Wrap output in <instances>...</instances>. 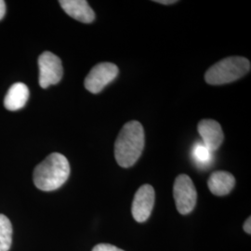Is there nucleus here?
<instances>
[{
    "label": "nucleus",
    "mask_w": 251,
    "mask_h": 251,
    "mask_svg": "<svg viewBox=\"0 0 251 251\" xmlns=\"http://www.w3.org/2000/svg\"><path fill=\"white\" fill-rule=\"evenodd\" d=\"M144 148V130L138 121L126 123L117 136L115 156L122 168H130L139 160Z\"/></svg>",
    "instance_id": "f257e3e1"
},
{
    "label": "nucleus",
    "mask_w": 251,
    "mask_h": 251,
    "mask_svg": "<svg viewBox=\"0 0 251 251\" xmlns=\"http://www.w3.org/2000/svg\"><path fill=\"white\" fill-rule=\"evenodd\" d=\"M70 175V165L60 152H52L37 165L34 171L36 188L50 192L62 187Z\"/></svg>",
    "instance_id": "f03ea898"
},
{
    "label": "nucleus",
    "mask_w": 251,
    "mask_h": 251,
    "mask_svg": "<svg viewBox=\"0 0 251 251\" xmlns=\"http://www.w3.org/2000/svg\"><path fill=\"white\" fill-rule=\"evenodd\" d=\"M251 71V62L244 57L232 56L212 65L205 75L209 85H223L238 80Z\"/></svg>",
    "instance_id": "7ed1b4c3"
},
{
    "label": "nucleus",
    "mask_w": 251,
    "mask_h": 251,
    "mask_svg": "<svg viewBox=\"0 0 251 251\" xmlns=\"http://www.w3.org/2000/svg\"><path fill=\"white\" fill-rule=\"evenodd\" d=\"M173 196L180 214L187 215L194 210L198 194L194 182L188 175L180 174L176 178L173 186Z\"/></svg>",
    "instance_id": "20e7f679"
},
{
    "label": "nucleus",
    "mask_w": 251,
    "mask_h": 251,
    "mask_svg": "<svg viewBox=\"0 0 251 251\" xmlns=\"http://www.w3.org/2000/svg\"><path fill=\"white\" fill-rule=\"evenodd\" d=\"M39 67V85L42 89H47L51 85H56L62 80L63 75V64L61 59L50 52L45 51L38 58Z\"/></svg>",
    "instance_id": "39448f33"
},
{
    "label": "nucleus",
    "mask_w": 251,
    "mask_h": 251,
    "mask_svg": "<svg viewBox=\"0 0 251 251\" xmlns=\"http://www.w3.org/2000/svg\"><path fill=\"white\" fill-rule=\"evenodd\" d=\"M119 73L116 64L100 63L95 65L85 78L84 86L93 94L100 93L109 83L115 80Z\"/></svg>",
    "instance_id": "423d86ee"
},
{
    "label": "nucleus",
    "mask_w": 251,
    "mask_h": 251,
    "mask_svg": "<svg viewBox=\"0 0 251 251\" xmlns=\"http://www.w3.org/2000/svg\"><path fill=\"white\" fill-rule=\"evenodd\" d=\"M154 190L149 184H144L136 192L131 207L136 222L144 223L149 219L154 205Z\"/></svg>",
    "instance_id": "0eeeda50"
},
{
    "label": "nucleus",
    "mask_w": 251,
    "mask_h": 251,
    "mask_svg": "<svg viewBox=\"0 0 251 251\" xmlns=\"http://www.w3.org/2000/svg\"><path fill=\"white\" fill-rule=\"evenodd\" d=\"M198 128L202 138V143L211 152H215L221 147L224 143L225 135L220 123L212 119H204L198 123Z\"/></svg>",
    "instance_id": "6e6552de"
},
{
    "label": "nucleus",
    "mask_w": 251,
    "mask_h": 251,
    "mask_svg": "<svg viewBox=\"0 0 251 251\" xmlns=\"http://www.w3.org/2000/svg\"><path fill=\"white\" fill-rule=\"evenodd\" d=\"M61 7L73 19L84 24H90L95 20V13L86 0H61Z\"/></svg>",
    "instance_id": "1a4fd4ad"
},
{
    "label": "nucleus",
    "mask_w": 251,
    "mask_h": 251,
    "mask_svg": "<svg viewBox=\"0 0 251 251\" xmlns=\"http://www.w3.org/2000/svg\"><path fill=\"white\" fill-rule=\"evenodd\" d=\"M235 184V179L233 175L226 171L213 172L207 180L209 191L218 197L228 195Z\"/></svg>",
    "instance_id": "9d476101"
},
{
    "label": "nucleus",
    "mask_w": 251,
    "mask_h": 251,
    "mask_svg": "<svg viewBox=\"0 0 251 251\" xmlns=\"http://www.w3.org/2000/svg\"><path fill=\"white\" fill-rule=\"evenodd\" d=\"M29 89L24 83H16L10 87L5 100L4 105L9 111H17L26 104L29 99Z\"/></svg>",
    "instance_id": "9b49d317"
},
{
    "label": "nucleus",
    "mask_w": 251,
    "mask_h": 251,
    "mask_svg": "<svg viewBox=\"0 0 251 251\" xmlns=\"http://www.w3.org/2000/svg\"><path fill=\"white\" fill-rule=\"evenodd\" d=\"M12 243V225L3 214H0V251H9Z\"/></svg>",
    "instance_id": "f8f14e48"
},
{
    "label": "nucleus",
    "mask_w": 251,
    "mask_h": 251,
    "mask_svg": "<svg viewBox=\"0 0 251 251\" xmlns=\"http://www.w3.org/2000/svg\"><path fill=\"white\" fill-rule=\"evenodd\" d=\"M212 152L203 143H198L193 148V157L199 167H206L212 160Z\"/></svg>",
    "instance_id": "ddd939ff"
},
{
    "label": "nucleus",
    "mask_w": 251,
    "mask_h": 251,
    "mask_svg": "<svg viewBox=\"0 0 251 251\" xmlns=\"http://www.w3.org/2000/svg\"><path fill=\"white\" fill-rule=\"evenodd\" d=\"M92 251H124L121 249H118L116 246L110 245V244H99L96 247H94V249Z\"/></svg>",
    "instance_id": "4468645a"
},
{
    "label": "nucleus",
    "mask_w": 251,
    "mask_h": 251,
    "mask_svg": "<svg viewBox=\"0 0 251 251\" xmlns=\"http://www.w3.org/2000/svg\"><path fill=\"white\" fill-rule=\"evenodd\" d=\"M6 14V4L3 0H0V20H2Z\"/></svg>",
    "instance_id": "2eb2a0df"
},
{
    "label": "nucleus",
    "mask_w": 251,
    "mask_h": 251,
    "mask_svg": "<svg viewBox=\"0 0 251 251\" xmlns=\"http://www.w3.org/2000/svg\"><path fill=\"white\" fill-rule=\"evenodd\" d=\"M244 230L246 233L251 234V217L245 222V225H244Z\"/></svg>",
    "instance_id": "dca6fc26"
},
{
    "label": "nucleus",
    "mask_w": 251,
    "mask_h": 251,
    "mask_svg": "<svg viewBox=\"0 0 251 251\" xmlns=\"http://www.w3.org/2000/svg\"><path fill=\"white\" fill-rule=\"evenodd\" d=\"M154 2L159 3V4H163V5H170V4L177 3V1H175V0H156Z\"/></svg>",
    "instance_id": "f3484780"
}]
</instances>
